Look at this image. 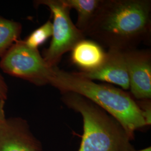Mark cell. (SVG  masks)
I'll return each mask as SVG.
<instances>
[{
	"label": "cell",
	"mask_w": 151,
	"mask_h": 151,
	"mask_svg": "<svg viewBox=\"0 0 151 151\" xmlns=\"http://www.w3.org/2000/svg\"><path fill=\"white\" fill-rule=\"evenodd\" d=\"M151 31L150 0H101L83 34L109 49L126 51L148 41Z\"/></svg>",
	"instance_id": "obj_1"
},
{
	"label": "cell",
	"mask_w": 151,
	"mask_h": 151,
	"mask_svg": "<svg viewBox=\"0 0 151 151\" xmlns=\"http://www.w3.org/2000/svg\"><path fill=\"white\" fill-rule=\"evenodd\" d=\"M61 93L74 92L102 108L118 120L130 138H134L136 130L147 127L140 109L129 93L123 90L94 81L54 67L49 84Z\"/></svg>",
	"instance_id": "obj_2"
},
{
	"label": "cell",
	"mask_w": 151,
	"mask_h": 151,
	"mask_svg": "<svg viewBox=\"0 0 151 151\" xmlns=\"http://www.w3.org/2000/svg\"><path fill=\"white\" fill-rule=\"evenodd\" d=\"M62 100L83 119V135L78 151L133 150L132 139L119 122L86 98L74 92L61 93Z\"/></svg>",
	"instance_id": "obj_3"
},
{
	"label": "cell",
	"mask_w": 151,
	"mask_h": 151,
	"mask_svg": "<svg viewBox=\"0 0 151 151\" xmlns=\"http://www.w3.org/2000/svg\"><path fill=\"white\" fill-rule=\"evenodd\" d=\"M35 3L47 6L52 14V40L48 48L44 50L42 57L50 67H57L63 54L70 51L76 44L86 38L73 23L70 9L63 0H40Z\"/></svg>",
	"instance_id": "obj_4"
},
{
	"label": "cell",
	"mask_w": 151,
	"mask_h": 151,
	"mask_svg": "<svg viewBox=\"0 0 151 151\" xmlns=\"http://www.w3.org/2000/svg\"><path fill=\"white\" fill-rule=\"evenodd\" d=\"M54 67L45 62L38 49L29 47L22 40L16 42L0 61L4 73L37 86L49 84Z\"/></svg>",
	"instance_id": "obj_5"
},
{
	"label": "cell",
	"mask_w": 151,
	"mask_h": 151,
	"mask_svg": "<svg viewBox=\"0 0 151 151\" xmlns=\"http://www.w3.org/2000/svg\"><path fill=\"white\" fill-rule=\"evenodd\" d=\"M129 88L137 100L151 99V53L149 50L124 51Z\"/></svg>",
	"instance_id": "obj_6"
},
{
	"label": "cell",
	"mask_w": 151,
	"mask_h": 151,
	"mask_svg": "<svg viewBox=\"0 0 151 151\" xmlns=\"http://www.w3.org/2000/svg\"><path fill=\"white\" fill-rule=\"evenodd\" d=\"M40 141L33 134L27 121L6 118L0 127V151H42Z\"/></svg>",
	"instance_id": "obj_7"
},
{
	"label": "cell",
	"mask_w": 151,
	"mask_h": 151,
	"mask_svg": "<svg viewBox=\"0 0 151 151\" xmlns=\"http://www.w3.org/2000/svg\"><path fill=\"white\" fill-rule=\"evenodd\" d=\"M91 80H99L118 85L123 90L129 88V78L124 51L110 49L101 67L90 72H76Z\"/></svg>",
	"instance_id": "obj_8"
},
{
	"label": "cell",
	"mask_w": 151,
	"mask_h": 151,
	"mask_svg": "<svg viewBox=\"0 0 151 151\" xmlns=\"http://www.w3.org/2000/svg\"><path fill=\"white\" fill-rule=\"evenodd\" d=\"M70 52V60L80 72L97 70L104 63L107 55L100 44L85 38L76 44Z\"/></svg>",
	"instance_id": "obj_9"
},
{
	"label": "cell",
	"mask_w": 151,
	"mask_h": 151,
	"mask_svg": "<svg viewBox=\"0 0 151 151\" xmlns=\"http://www.w3.org/2000/svg\"><path fill=\"white\" fill-rule=\"evenodd\" d=\"M101 1V0H63L70 10L73 9L77 12V21L75 25L82 33L95 15Z\"/></svg>",
	"instance_id": "obj_10"
},
{
	"label": "cell",
	"mask_w": 151,
	"mask_h": 151,
	"mask_svg": "<svg viewBox=\"0 0 151 151\" xmlns=\"http://www.w3.org/2000/svg\"><path fill=\"white\" fill-rule=\"evenodd\" d=\"M22 25L19 22L0 16V58L20 40Z\"/></svg>",
	"instance_id": "obj_11"
},
{
	"label": "cell",
	"mask_w": 151,
	"mask_h": 151,
	"mask_svg": "<svg viewBox=\"0 0 151 151\" xmlns=\"http://www.w3.org/2000/svg\"><path fill=\"white\" fill-rule=\"evenodd\" d=\"M52 22L48 20L34 30L23 41L29 47L34 49H38V48L43 44L49 38L52 37Z\"/></svg>",
	"instance_id": "obj_12"
},
{
	"label": "cell",
	"mask_w": 151,
	"mask_h": 151,
	"mask_svg": "<svg viewBox=\"0 0 151 151\" xmlns=\"http://www.w3.org/2000/svg\"><path fill=\"white\" fill-rule=\"evenodd\" d=\"M143 119L145 121L147 127L151 124V99H145L135 101Z\"/></svg>",
	"instance_id": "obj_13"
},
{
	"label": "cell",
	"mask_w": 151,
	"mask_h": 151,
	"mask_svg": "<svg viewBox=\"0 0 151 151\" xmlns=\"http://www.w3.org/2000/svg\"><path fill=\"white\" fill-rule=\"evenodd\" d=\"M9 92L8 86L3 76L0 73V97L6 100Z\"/></svg>",
	"instance_id": "obj_14"
},
{
	"label": "cell",
	"mask_w": 151,
	"mask_h": 151,
	"mask_svg": "<svg viewBox=\"0 0 151 151\" xmlns=\"http://www.w3.org/2000/svg\"><path fill=\"white\" fill-rule=\"evenodd\" d=\"M5 101L6 100L0 97V127L6 119L5 112Z\"/></svg>",
	"instance_id": "obj_15"
},
{
	"label": "cell",
	"mask_w": 151,
	"mask_h": 151,
	"mask_svg": "<svg viewBox=\"0 0 151 151\" xmlns=\"http://www.w3.org/2000/svg\"><path fill=\"white\" fill-rule=\"evenodd\" d=\"M151 151V147H147L146 148H143V149H142L140 150H130V151Z\"/></svg>",
	"instance_id": "obj_16"
}]
</instances>
